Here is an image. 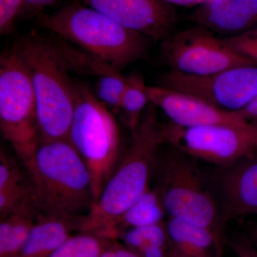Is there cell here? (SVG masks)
<instances>
[{
    "label": "cell",
    "instance_id": "obj_18",
    "mask_svg": "<svg viewBox=\"0 0 257 257\" xmlns=\"http://www.w3.org/2000/svg\"><path fill=\"white\" fill-rule=\"evenodd\" d=\"M166 212L156 189H147L145 194L115 222L104 238L113 240L130 228L163 222Z\"/></svg>",
    "mask_w": 257,
    "mask_h": 257
},
{
    "label": "cell",
    "instance_id": "obj_15",
    "mask_svg": "<svg viewBox=\"0 0 257 257\" xmlns=\"http://www.w3.org/2000/svg\"><path fill=\"white\" fill-rule=\"evenodd\" d=\"M170 257H221L209 230L169 216L166 221Z\"/></svg>",
    "mask_w": 257,
    "mask_h": 257
},
{
    "label": "cell",
    "instance_id": "obj_5",
    "mask_svg": "<svg viewBox=\"0 0 257 257\" xmlns=\"http://www.w3.org/2000/svg\"><path fill=\"white\" fill-rule=\"evenodd\" d=\"M172 148L164 155L159 154L156 161L160 172L155 189L166 214L209 230L222 257L224 221L221 209L206 187L194 158Z\"/></svg>",
    "mask_w": 257,
    "mask_h": 257
},
{
    "label": "cell",
    "instance_id": "obj_19",
    "mask_svg": "<svg viewBox=\"0 0 257 257\" xmlns=\"http://www.w3.org/2000/svg\"><path fill=\"white\" fill-rule=\"evenodd\" d=\"M53 37L69 71L95 76L96 78L121 72L119 69L99 60L85 51L76 48L60 37L55 35Z\"/></svg>",
    "mask_w": 257,
    "mask_h": 257
},
{
    "label": "cell",
    "instance_id": "obj_1",
    "mask_svg": "<svg viewBox=\"0 0 257 257\" xmlns=\"http://www.w3.org/2000/svg\"><path fill=\"white\" fill-rule=\"evenodd\" d=\"M23 166L30 199L39 215L81 219L92 209L94 196L90 173L68 140L40 142Z\"/></svg>",
    "mask_w": 257,
    "mask_h": 257
},
{
    "label": "cell",
    "instance_id": "obj_11",
    "mask_svg": "<svg viewBox=\"0 0 257 257\" xmlns=\"http://www.w3.org/2000/svg\"><path fill=\"white\" fill-rule=\"evenodd\" d=\"M124 28L154 41L170 36L177 21L172 5L162 0H81Z\"/></svg>",
    "mask_w": 257,
    "mask_h": 257
},
{
    "label": "cell",
    "instance_id": "obj_24",
    "mask_svg": "<svg viewBox=\"0 0 257 257\" xmlns=\"http://www.w3.org/2000/svg\"><path fill=\"white\" fill-rule=\"evenodd\" d=\"M223 40L236 53L257 64V28Z\"/></svg>",
    "mask_w": 257,
    "mask_h": 257
},
{
    "label": "cell",
    "instance_id": "obj_16",
    "mask_svg": "<svg viewBox=\"0 0 257 257\" xmlns=\"http://www.w3.org/2000/svg\"><path fill=\"white\" fill-rule=\"evenodd\" d=\"M81 219L39 215L20 257H50L79 230Z\"/></svg>",
    "mask_w": 257,
    "mask_h": 257
},
{
    "label": "cell",
    "instance_id": "obj_7",
    "mask_svg": "<svg viewBox=\"0 0 257 257\" xmlns=\"http://www.w3.org/2000/svg\"><path fill=\"white\" fill-rule=\"evenodd\" d=\"M0 130L22 163L40 144L36 99L31 79L14 45L0 57Z\"/></svg>",
    "mask_w": 257,
    "mask_h": 257
},
{
    "label": "cell",
    "instance_id": "obj_20",
    "mask_svg": "<svg viewBox=\"0 0 257 257\" xmlns=\"http://www.w3.org/2000/svg\"><path fill=\"white\" fill-rule=\"evenodd\" d=\"M127 78L117 114L120 115L124 124L133 132L138 126L150 101L143 77L138 74H132Z\"/></svg>",
    "mask_w": 257,
    "mask_h": 257
},
{
    "label": "cell",
    "instance_id": "obj_30",
    "mask_svg": "<svg viewBox=\"0 0 257 257\" xmlns=\"http://www.w3.org/2000/svg\"><path fill=\"white\" fill-rule=\"evenodd\" d=\"M238 112L248 122L257 123V96L249 104Z\"/></svg>",
    "mask_w": 257,
    "mask_h": 257
},
{
    "label": "cell",
    "instance_id": "obj_14",
    "mask_svg": "<svg viewBox=\"0 0 257 257\" xmlns=\"http://www.w3.org/2000/svg\"><path fill=\"white\" fill-rule=\"evenodd\" d=\"M187 19L225 38L236 36L256 28L257 0H210Z\"/></svg>",
    "mask_w": 257,
    "mask_h": 257
},
{
    "label": "cell",
    "instance_id": "obj_27",
    "mask_svg": "<svg viewBox=\"0 0 257 257\" xmlns=\"http://www.w3.org/2000/svg\"><path fill=\"white\" fill-rule=\"evenodd\" d=\"M99 257H140L136 251L128 246L117 243H109Z\"/></svg>",
    "mask_w": 257,
    "mask_h": 257
},
{
    "label": "cell",
    "instance_id": "obj_10",
    "mask_svg": "<svg viewBox=\"0 0 257 257\" xmlns=\"http://www.w3.org/2000/svg\"><path fill=\"white\" fill-rule=\"evenodd\" d=\"M160 81L161 87L190 94L231 112L241 111L257 96V66L234 67L204 76L171 70Z\"/></svg>",
    "mask_w": 257,
    "mask_h": 257
},
{
    "label": "cell",
    "instance_id": "obj_8",
    "mask_svg": "<svg viewBox=\"0 0 257 257\" xmlns=\"http://www.w3.org/2000/svg\"><path fill=\"white\" fill-rule=\"evenodd\" d=\"M165 143L193 158L229 166L257 152V123L183 127L162 125Z\"/></svg>",
    "mask_w": 257,
    "mask_h": 257
},
{
    "label": "cell",
    "instance_id": "obj_28",
    "mask_svg": "<svg viewBox=\"0 0 257 257\" xmlns=\"http://www.w3.org/2000/svg\"><path fill=\"white\" fill-rule=\"evenodd\" d=\"M61 0H25V10H28L39 18L42 16V10L47 7L57 4Z\"/></svg>",
    "mask_w": 257,
    "mask_h": 257
},
{
    "label": "cell",
    "instance_id": "obj_9",
    "mask_svg": "<svg viewBox=\"0 0 257 257\" xmlns=\"http://www.w3.org/2000/svg\"><path fill=\"white\" fill-rule=\"evenodd\" d=\"M161 55L171 70L191 75H209L234 67L257 66L199 25L167 37L162 41Z\"/></svg>",
    "mask_w": 257,
    "mask_h": 257
},
{
    "label": "cell",
    "instance_id": "obj_25",
    "mask_svg": "<svg viewBox=\"0 0 257 257\" xmlns=\"http://www.w3.org/2000/svg\"><path fill=\"white\" fill-rule=\"evenodd\" d=\"M25 10V0H0V34L14 32L17 20Z\"/></svg>",
    "mask_w": 257,
    "mask_h": 257
},
{
    "label": "cell",
    "instance_id": "obj_29",
    "mask_svg": "<svg viewBox=\"0 0 257 257\" xmlns=\"http://www.w3.org/2000/svg\"><path fill=\"white\" fill-rule=\"evenodd\" d=\"M136 252L140 257H170L167 248L152 245L143 246Z\"/></svg>",
    "mask_w": 257,
    "mask_h": 257
},
{
    "label": "cell",
    "instance_id": "obj_6",
    "mask_svg": "<svg viewBox=\"0 0 257 257\" xmlns=\"http://www.w3.org/2000/svg\"><path fill=\"white\" fill-rule=\"evenodd\" d=\"M68 140L89 171L95 202L114 172L119 130L111 111L80 82H74V110Z\"/></svg>",
    "mask_w": 257,
    "mask_h": 257
},
{
    "label": "cell",
    "instance_id": "obj_12",
    "mask_svg": "<svg viewBox=\"0 0 257 257\" xmlns=\"http://www.w3.org/2000/svg\"><path fill=\"white\" fill-rule=\"evenodd\" d=\"M146 92L150 102L160 108L170 122L183 127L227 125L243 126L248 121L239 112L218 109L195 96L163 87H149Z\"/></svg>",
    "mask_w": 257,
    "mask_h": 257
},
{
    "label": "cell",
    "instance_id": "obj_21",
    "mask_svg": "<svg viewBox=\"0 0 257 257\" xmlns=\"http://www.w3.org/2000/svg\"><path fill=\"white\" fill-rule=\"evenodd\" d=\"M109 240L95 234L82 232L72 236L50 257H99Z\"/></svg>",
    "mask_w": 257,
    "mask_h": 257
},
{
    "label": "cell",
    "instance_id": "obj_4",
    "mask_svg": "<svg viewBox=\"0 0 257 257\" xmlns=\"http://www.w3.org/2000/svg\"><path fill=\"white\" fill-rule=\"evenodd\" d=\"M38 23L42 28L119 70L147 57L145 35L121 26L79 2L52 14L42 15Z\"/></svg>",
    "mask_w": 257,
    "mask_h": 257
},
{
    "label": "cell",
    "instance_id": "obj_32",
    "mask_svg": "<svg viewBox=\"0 0 257 257\" xmlns=\"http://www.w3.org/2000/svg\"><path fill=\"white\" fill-rule=\"evenodd\" d=\"M251 236L253 244L257 247V223L253 226L251 230Z\"/></svg>",
    "mask_w": 257,
    "mask_h": 257
},
{
    "label": "cell",
    "instance_id": "obj_3",
    "mask_svg": "<svg viewBox=\"0 0 257 257\" xmlns=\"http://www.w3.org/2000/svg\"><path fill=\"white\" fill-rule=\"evenodd\" d=\"M13 45L31 79L40 142L68 140L74 110V82L69 78L55 39L32 32Z\"/></svg>",
    "mask_w": 257,
    "mask_h": 257
},
{
    "label": "cell",
    "instance_id": "obj_26",
    "mask_svg": "<svg viewBox=\"0 0 257 257\" xmlns=\"http://www.w3.org/2000/svg\"><path fill=\"white\" fill-rule=\"evenodd\" d=\"M231 246L237 257H257L256 247L249 240H235L231 243Z\"/></svg>",
    "mask_w": 257,
    "mask_h": 257
},
{
    "label": "cell",
    "instance_id": "obj_2",
    "mask_svg": "<svg viewBox=\"0 0 257 257\" xmlns=\"http://www.w3.org/2000/svg\"><path fill=\"white\" fill-rule=\"evenodd\" d=\"M157 106L150 102L122 162L114 171L87 215L81 219L79 231L104 237L113 225L145 194L161 145L165 143Z\"/></svg>",
    "mask_w": 257,
    "mask_h": 257
},
{
    "label": "cell",
    "instance_id": "obj_13",
    "mask_svg": "<svg viewBox=\"0 0 257 257\" xmlns=\"http://www.w3.org/2000/svg\"><path fill=\"white\" fill-rule=\"evenodd\" d=\"M219 177L224 222L257 214L256 152L226 166Z\"/></svg>",
    "mask_w": 257,
    "mask_h": 257
},
{
    "label": "cell",
    "instance_id": "obj_17",
    "mask_svg": "<svg viewBox=\"0 0 257 257\" xmlns=\"http://www.w3.org/2000/svg\"><path fill=\"white\" fill-rule=\"evenodd\" d=\"M38 216L30 201L1 219L0 257H20Z\"/></svg>",
    "mask_w": 257,
    "mask_h": 257
},
{
    "label": "cell",
    "instance_id": "obj_31",
    "mask_svg": "<svg viewBox=\"0 0 257 257\" xmlns=\"http://www.w3.org/2000/svg\"><path fill=\"white\" fill-rule=\"evenodd\" d=\"M169 5H179V6L192 7L195 5H202L210 0H162Z\"/></svg>",
    "mask_w": 257,
    "mask_h": 257
},
{
    "label": "cell",
    "instance_id": "obj_23",
    "mask_svg": "<svg viewBox=\"0 0 257 257\" xmlns=\"http://www.w3.org/2000/svg\"><path fill=\"white\" fill-rule=\"evenodd\" d=\"M127 81V77L121 72L97 77L93 94L108 109L118 114Z\"/></svg>",
    "mask_w": 257,
    "mask_h": 257
},
{
    "label": "cell",
    "instance_id": "obj_22",
    "mask_svg": "<svg viewBox=\"0 0 257 257\" xmlns=\"http://www.w3.org/2000/svg\"><path fill=\"white\" fill-rule=\"evenodd\" d=\"M125 245L134 251L147 245L160 246L168 249V235L166 221L159 224L130 228L120 234Z\"/></svg>",
    "mask_w": 257,
    "mask_h": 257
}]
</instances>
